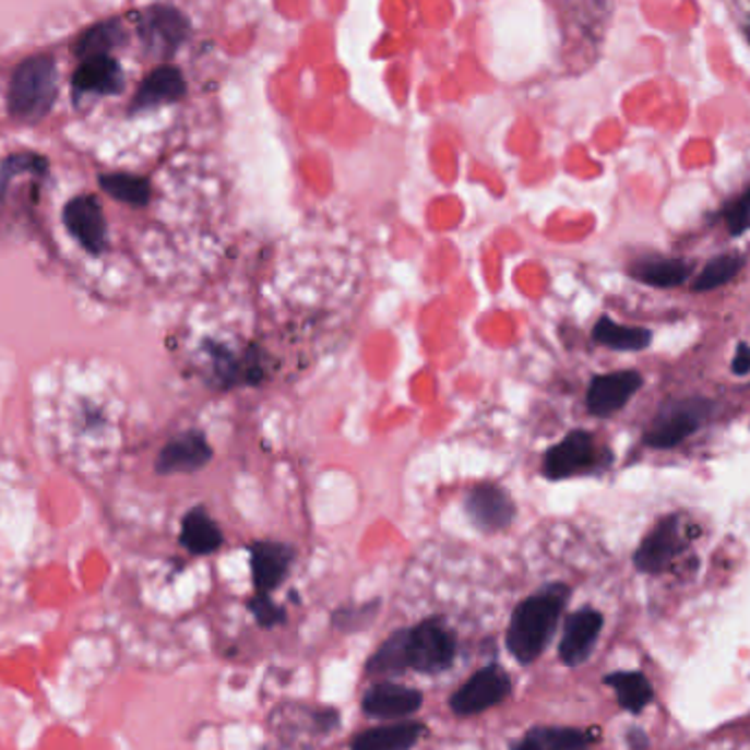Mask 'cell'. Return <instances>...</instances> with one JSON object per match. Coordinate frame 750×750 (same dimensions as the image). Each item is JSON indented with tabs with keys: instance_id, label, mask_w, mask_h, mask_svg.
<instances>
[{
	"instance_id": "cb8c5ba5",
	"label": "cell",
	"mask_w": 750,
	"mask_h": 750,
	"mask_svg": "<svg viewBox=\"0 0 750 750\" xmlns=\"http://www.w3.org/2000/svg\"><path fill=\"white\" fill-rule=\"evenodd\" d=\"M408 669L406 658V628L393 632L380 650L369 658L367 674L369 676H400Z\"/></svg>"
},
{
	"instance_id": "603a6c76",
	"label": "cell",
	"mask_w": 750,
	"mask_h": 750,
	"mask_svg": "<svg viewBox=\"0 0 750 750\" xmlns=\"http://www.w3.org/2000/svg\"><path fill=\"white\" fill-rule=\"evenodd\" d=\"M606 684H610L617 691L619 704L630 713L643 711L652 702V695H654L650 680L639 671L610 674L606 676Z\"/></svg>"
},
{
	"instance_id": "ffe728a7",
	"label": "cell",
	"mask_w": 750,
	"mask_h": 750,
	"mask_svg": "<svg viewBox=\"0 0 750 750\" xmlns=\"http://www.w3.org/2000/svg\"><path fill=\"white\" fill-rule=\"evenodd\" d=\"M593 741V735L569 726H536L519 739L512 750H582Z\"/></svg>"
},
{
	"instance_id": "4fadbf2b",
	"label": "cell",
	"mask_w": 750,
	"mask_h": 750,
	"mask_svg": "<svg viewBox=\"0 0 750 750\" xmlns=\"http://www.w3.org/2000/svg\"><path fill=\"white\" fill-rule=\"evenodd\" d=\"M421 704H424L421 691L391 682V680L376 682L362 698V711L369 717H378V719L413 715L421 709Z\"/></svg>"
},
{
	"instance_id": "52a82bcc",
	"label": "cell",
	"mask_w": 750,
	"mask_h": 750,
	"mask_svg": "<svg viewBox=\"0 0 750 750\" xmlns=\"http://www.w3.org/2000/svg\"><path fill=\"white\" fill-rule=\"evenodd\" d=\"M510 693H512L510 674L500 665L491 663L478 669L474 676H469L467 682L454 691V695L450 698V709L459 717H472L500 704Z\"/></svg>"
},
{
	"instance_id": "8fae6325",
	"label": "cell",
	"mask_w": 750,
	"mask_h": 750,
	"mask_svg": "<svg viewBox=\"0 0 750 750\" xmlns=\"http://www.w3.org/2000/svg\"><path fill=\"white\" fill-rule=\"evenodd\" d=\"M641 386L643 378L639 371H615L595 376L588 384L586 406L595 417H610L619 413Z\"/></svg>"
},
{
	"instance_id": "44dd1931",
	"label": "cell",
	"mask_w": 750,
	"mask_h": 750,
	"mask_svg": "<svg viewBox=\"0 0 750 750\" xmlns=\"http://www.w3.org/2000/svg\"><path fill=\"white\" fill-rule=\"evenodd\" d=\"M691 264L684 260H663V258H645L630 266V275L647 286L654 288H674L689 279Z\"/></svg>"
},
{
	"instance_id": "9a60e30c",
	"label": "cell",
	"mask_w": 750,
	"mask_h": 750,
	"mask_svg": "<svg viewBox=\"0 0 750 750\" xmlns=\"http://www.w3.org/2000/svg\"><path fill=\"white\" fill-rule=\"evenodd\" d=\"M680 551V521L676 516L663 519L639 545L634 567L643 573H660Z\"/></svg>"
},
{
	"instance_id": "484cf974",
	"label": "cell",
	"mask_w": 750,
	"mask_h": 750,
	"mask_svg": "<svg viewBox=\"0 0 750 750\" xmlns=\"http://www.w3.org/2000/svg\"><path fill=\"white\" fill-rule=\"evenodd\" d=\"M126 43V32L121 27L119 21H106L95 25L93 29H88L80 43H78V56L82 60H91V58H99V56H108V51H112L115 47Z\"/></svg>"
},
{
	"instance_id": "ac0fdd59",
	"label": "cell",
	"mask_w": 750,
	"mask_h": 750,
	"mask_svg": "<svg viewBox=\"0 0 750 750\" xmlns=\"http://www.w3.org/2000/svg\"><path fill=\"white\" fill-rule=\"evenodd\" d=\"M180 545L191 556H211L222 549L224 534L219 525L209 516L206 508L198 505L184 514L180 525Z\"/></svg>"
},
{
	"instance_id": "83f0119b",
	"label": "cell",
	"mask_w": 750,
	"mask_h": 750,
	"mask_svg": "<svg viewBox=\"0 0 750 750\" xmlns=\"http://www.w3.org/2000/svg\"><path fill=\"white\" fill-rule=\"evenodd\" d=\"M380 604H382L380 599H373V602H367V604H360V606L338 608V610H334V615H332V626H334L338 632H345V634L367 630V628L373 623V619L378 617Z\"/></svg>"
},
{
	"instance_id": "d6986e66",
	"label": "cell",
	"mask_w": 750,
	"mask_h": 750,
	"mask_svg": "<svg viewBox=\"0 0 750 750\" xmlns=\"http://www.w3.org/2000/svg\"><path fill=\"white\" fill-rule=\"evenodd\" d=\"M184 91H187V86H184L180 71L174 67H160L143 80V84H141V88L132 102V112L150 110V108H156L163 104H174L184 95Z\"/></svg>"
},
{
	"instance_id": "6da1fadb",
	"label": "cell",
	"mask_w": 750,
	"mask_h": 750,
	"mask_svg": "<svg viewBox=\"0 0 750 750\" xmlns=\"http://www.w3.org/2000/svg\"><path fill=\"white\" fill-rule=\"evenodd\" d=\"M571 597L567 584H547L538 593L523 599L510 619L505 643L510 654L521 665H532L543 656L556 634L558 621Z\"/></svg>"
},
{
	"instance_id": "9c48e42d",
	"label": "cell",
	"mask_w": 750,
	"mask_h": 750,
	"mask_svg": "<svg viewBox=\"0 0 750 750\" xmlns=\"http://www.w3.org/2000/svg\"><path fill=\"white\" fill-rule=\"evenodd\" d=\"M64 224L91 255H102L108 250V226L97 198H73L64 206Z\"/></svg>"
},
{
	"instance_id": "2e32d148",
	"label": "cell",
	"mask_w": 750,
	"mask_h": 750,
	"mask_svg": "<svg viewBox=\"0 0 750 750\" xmlns=\"http://www.w3.org/2000/svg\"><path fill=\"white\" fill-rule=\"evenodd\" d=\"M73 86L80 95H117L123 88V71L110 56L91 58L78 69Z\"/></svg>"
},
{
	"instance_id": "30bf717a",
	"label": "cell",
	"mask_w": 750,
	"mask_h": 750,
	"mask_svg": "<svg viewBox=\"0 0 750 750\" xmlns=\"http://www.w3.org/2000/svg\"><path fill=\"white\" fill-rule=\"evenodd\" d=\"M213 459V448L209 445L204 432L187 430L169 439L156 456V472L160 476L191 474L209 465Z\"/></svg>"
},
{
	"instance_id": "277c9868",
	"label": "cell",
	"mask_w": 750,
	"mask_h": 750,
	"mask_svg": "<svg viewBox=\"0 0 750 750\" xmlns=\"http://www.w3.org/2000/svg\"><path fill=\"white\" fill-rule=\"evenodd\" d=\"M469 525L483 534H498L514 525L519 508L512 493L498 483H476L463 498Z\"/></svg>"
},
{
	"instance_id": "3957f363",
	"label": "cell",
	"mask_w": 750,
	"mask_h": 750,
	"mask_svg": "<svg viewBox=\"0 0 750 750\" xmlns=\"http://www.w3.org/2000/svg\"><path fill=\"white\" fill-rule=\"evenodd\" d=\"M456 656V636L443 619H426L406 628L408 669L419 674H441L452 667Z\"/></svg>"
},
{
	"instance_id": "f546056e",
	"label": "cell",
	"mask_w": 750,
	"mask_h": 750,
	"mask_svg": "<svg viewBox=\"0 0 750 750\" xmlns=\"http://www.w3.org/2000/svg\"><path fill=\"white\" fill-rule=\"evenodd\" d=\"M724 219L728 226L730 235H741L750 228V189L739 195L726 211H724Z\"/></svg>"
},
{
	"instance_id": "ba28073f",
	"label": "cell",
	"mask_w": 750,
	"mask_h": 750,
	"mask_svg": "<svg viewBox=\"0 0 750 750\" xmlns=\"http://www.w3.org/2000/svg\"><path fill=\"white\" fill-rule=\"evenodd\" d=\"M250 571H253V586L260 595L275 593L288 578L297 551L286 543L258 540L248 547Z\"/></svg>"
},
{
	"instance_id": "1f68e13d",
	"label": "cell",
	"mask_w": 750,
	"mask_h": 750,
	"mask_svg": "<svg viewBox=\"0 0 750 750\" xmlns=\"http://www.w3.org/2000/svg\"><path fill=\"white\" fill-rule=\"evenodd\" d=\"M750 371V347L739 343L735 358H733V373L737 376H746Z\"/></svg>"
},
{
	"instance_id": "7a4b0ae2",
	"label": "cell",
	"mask_w": 750,
	"mask_h": 750,
	"mask_svg": "<svg viewBox=\"0 0 750 750\" xmlns=\"http://www.w3.org/2000/svg\"><path fill=\"white\" fill-rule=\"evenodd\" d=\"M58 75L49 56H36L25 60L10 86V110L23 121H40L56 102Z\"/></svg>"
},
{
	"instance_id": "f1b7e54d",
	"label": "cell",
	"mask_w": 750,
	"mask_h": 750,
	"mask_svg": "<svg viewBox=\"0 0 750 750\" xmlns=\"http://www.w3.org/2000/svg\"><path fill=\"white\" fill-rule=\"evenodd\" d=\"M248 610H250V615L255 617L258 626H260V628H266V630L277 628V626H284L286 619H288L286 608L277 606V604L273 602L271 595H260V593H255V597H250V599H248Z\"/></svg>"
},
{
	"instance_id": "5b68a950",
	"label": "cell",
	"mask_w": 750,
	"mask_h": 750,
	"mask_svg": "<svg viewBox=\"0 0 750 750\" xmlns=\"http://www.w3.org/2000/svg\"><path fill=\"white\" fill-rule=\"evenodd\" d=\"M604 463V452L597 448L595 437L586 430H573L547 450L543 459V474L549 480H564L571 476L591 474Z\"/></svg>"
},
{
	"instance_id": "7c38bea8",
	"label": "cell",
	"mask_w": 750,
	"mask_h": 750,
	"mask_svg": "<svg viewBox=\"0 0 750 750\" xmlns=\"http://www.w3.org/2000/svg\"><path fill=\"white\" fill-rule=\"evenodd\" d=\"M143 43L158 56H171L189 34L187 19L171 8H152L139 21Z\"/></svg>"
},
{
	"instance_id": "7402d4cb",
	"label": "cell",
	"mask_w": 750,
	"mask_h": 750,
	"mask_svg": "<svg viewBox=\"0 0 750 750\" xmlns=\"http://www.w3.org/2000/svg\"><path fill=\"white\" fill-rule=\"evenodd\" d=\"M593 341L615 352H641L652 343V332L643 328H623L608 317H602L593 330Z\"/></svg>"
},
{
	"instance_id": "5bb4252c",
	"label": "cell",
	"mask_w": 750,
	"mask_h": 750,
	"mask_svg": "<svg viewBox=\"0 0 750 750\" xmlns=\"http://www.w3.org/2000/svg\"><path fill=\"white\" fill-rule=\"evenodd\" d=\"M604 617L593 608H582L567 619L564 636L560 641V658L564 665L578 667L591 654L602 634Z\"/></svg>"
},
{
	"instance_id": "d4e9b609",
	"label": "cell",
	"mask_w": 750,
	"mask_h": 750,
	"mask_svg": "<svg viewBox=\"0 0 750 750\" xmlns=\"http://www.w3.org/2000/svg\"><path fill=\"white\" fill-rule=\"evenodd\" d=\"M102 189L130 206H147L152 198V187L145 178L132 176V174H106L99 178Z\"/></svg>"
},
{
	"instance_id": "8992f818",
	"label": "cell",
	"mask_w": 750,
	"mask_h": 750,
	"mask_svg": "<svg viewBox=\"0 0 750 750\" xmlns=\"http://www.w3.org/2000/svg\"><path fill=\"white\" fill-rule=\"evenodd\" d=\"M711 415L706 400H680L667 404L645 434V445L654 450H669L689 439Z\"/></svg>"
},
{
	"instance_id": "4316f807",
	"label": "cell",
	"mask_w": 750,
	"mask_h": 750,
	"mask_svg": "<svg viewBox=\"0 0 750 750\" xmlns=\"http://www.w3.org/2000/svg\"><path fill=\"white\" fill-rule=\"evenodd\" d=\"M743 262L746 260L737 253H724V255L711 260L702 269L698 279L693 282V290L695 293H709V290H715V288L728 284L733 277L739 275V271L743 269Z\"/></svg>"
},
{
	"instance_id": "d6a6232c",
	"label": "cell",
	"mask_w": 750,
	"mask_h": 750,
	"mask_svg": "<svg viewBox=\"0 0 750 750\" xmlns=\"http://www.w3.org/2000/svg\"><path fill=\"white\" fill-rule=\"evenodd\" d=\"M746 38H748V43H750V23L746 25Z\"/></svg>"
},
{
	"instance_id": "4dcf8cb0",
	"label": "cell",
	"mask_w": 750,
	"mask_h": 750,
	"mask_svg": "<svg viewBox=\"0 0 750 750\" xmlns=\"http://www.w3.org/2000/svg\"><path fill=\"white\" fill-rule=\"evenodd\" d=\"M314 722H317V728L321 733H330V730H334L341 724V715L334 709H323V711H319L314 715Z\"/></svg>"
},
{
	"instance_id": "e0dca14e",
	"label": "cell",
	"mask_w": 750,
	"mask_h": 750,
	"mask_svg": "<svg viewBox=\"0 0 750 750\" xmlns=\"http://www.w3.org/2000/svg\"><path fill=\"white\" fill-rule=\"evenodd\" d=\"M426 733V726L421 722H400V724H386L376 726L358 733L352 739V750H410L421 735Z\"/></svg>"
}]
</instances>
